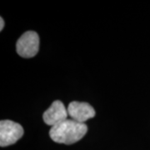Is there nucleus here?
Masks as SVG:
<instances>
[{
	"instance_id": "1",
	"label": "nucleus",
	"mask_w": 150,
	"mask_h": 150,
	"mask_svg": "<svg viewBox=\"0 0 150 150\" xmlns=\"http://www.w3.org/2000/svg\"><path fill=\"white\" fill-rule=\"evenodd\" d=\"M88 127L85 123H79L73 119H66L52 127L49 136L58 144H73L79 141L87 134Z\"/></svg>"
},
{
	"instance_id": "2",
	"label": "nucleus",
	"mask_w": 150,
	"mask_h": 150,
	"mask_svg": "<svg viewBox=\"0 0 150 150\" xmlns=\"http://www.w3.org/2000/svg\"><path fill=\"white\" fill-rule=\"evenodd\" d=\"M17 53L23 58H33L39 49V37L34 31H27L18 38L16 43Z\"/></svg>"
},
{
	"instance_id": "3",
	"label": "nucleus",
	"mask_w": 150,
	"mask_h": 150,
	"mask_svg": "<svg viewBox=\"0 0 150 150\" xmlns=\"http://www.w3.org/2000/svg\"><path fill=\"white\" fill-rule=\"evenodd\" d=\"M24 134L19 123L12 120H2L0 122V146L7 147L15 144Z\"/></svg>"
},
{
	"instance_id": "4",
	"label": "nucleus",
	"mask_w": 150,
	"mask_h": 150,
	"mask_svg": "<svg viewBox=\"0 0 150 150\" xmlns=\"http://www.w3.org/2000/svg\"><path fill=\"white\" fill-rule=\"evenodd\" d=\"M68 113L71 119L84 123L85 121L95 116V110L88 103L74 101L69 104Z\"/></svg>"
},
{
	"instance_id": "5",
	"label": "nucleus",
	"mask_w": 150,
	"mask_h": 150,
	"mask_svg": "<svg viewBox=\"0 0 150 150\" xmlns=\"http://www.w3.org/2000/svg\"><path fill=\"white\" fill-rule=\"evenodd\" d=\"M68 109H66L64 104L59 100H56L44 112L43 119L47 125L54 127L68 119Z\"/></svg>"
},
{
	"instance_id": "6",
	"label": "nucleus",
	"mask_w": 150,
	"mask_h": 150,
	"mask_svg": "<svg viewBox=\"0 0 150 150\" xmlns=\"http://www.w3.org/2000/svg\"><path fill=\"white\" fill-rule=\"evenodd\" d=\"M4 27V18L1 17L0 18V31L3 30Z\"/></svg>"
}]
</instances>
